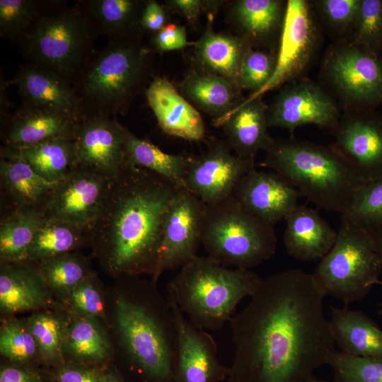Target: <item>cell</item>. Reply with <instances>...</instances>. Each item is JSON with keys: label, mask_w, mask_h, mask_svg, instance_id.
I'll return each instance as SVG.
<instances>
[{"label": "cell", "mask_w": 382, "mask_h": 382, "mask_svg": "<svg viewBox=\"0 0 382 382\" xmlns=\"http://www.w3.org/2000/svg\"><path fill=\"white\" fill-rule=\"evenodd\" d=\"M88 243H91L89 228L46 217L34 236L27 260L37 262L71 253Z\"/></svg>", "instance_id": "obj_33"}, {"label": "cell", "mask_w": 382, "mask_h": 382, "mask_svg": "<svg viewBox=\"0 0 382 382\" xmlns=\"http://www.w3.org/2000/svg\"><path fill=\"white\" fill-rule=\"evenodd\" d=\"M307 382H326V381H323V380H321V379H318V378H315L314 376L313 378H311V379H309Z\"/></svg>", "instance_id": "obj_55"}, {"label": "cell", "mask_w": 382, "mask_h": 382, "mask_svg": "<svg viewBox=\"0 0 382 382\" xmlns=\"http://www.w3.org/2000/svg\"><path fill=\"white\" fill-rule=\"evenodd\" d=\"M250 47L243 37L218 33L209 27L195 42V53L212 74L228 79L239 88L241 63Z\"/></svg>", "instance_id": "obj_29"}, {"label": "cell", "mask_w": 382, "mask_h": 382, "mask_svg": "<svg viewBox=\"0 0 382 382\" xmlns=\"http://www.w3.org/2000/svg\"><path fill=\"white\" fill-rule=\"evenodd\" d=\"M71 353L76 358L98 361L108 356V345L98 326L88 318L76 321L66 332Z\"/></svg>", "instance_id": "obj_40"}, {"label": "cell", "mask_w": 382, "mask_h": 382, "mask_svg": "<svg viewBox=\"0 0 382 382\" xmlns=\"http://www.w3.org/2000/svg\"><path fill=\"white\" fill-rule=\"evenodd\" d=\"M13 149L38 175L50 183L62 180L76 166L72 138H56Z\"/></svg>", "instance_id": "obj_35"}, {"label": "cell", "mask_w": 382, "mask_h": 382, "mask_svg": "<svg viewBox=\"0 0 382 382\" xmlns=\"http://www.w3.org/2000/svg\"><path fill=\"white\" fill-rule=\"evenodd\" d=\"M46 219L41 207H23L4 214L0 224L1 263L27 260L34 236Z\"/></svg>", "instance_id": "obj_31"}, {"label": "cell", "mask_w": 382, "mask_h": 382, "mask_svg": "<svg viewBox=\"0 0 382 382\" xmlns=\"http://www.w3.org/2000/svg\"><path fill=\"white\" fill-rule=\"evenodd\" d=\"M349 42L382 52V0H361Z\"/></svg>", "instance_id": "obj_42"}, {"label": "cell", "mask_w": 382, "mask_h": 382, "mask_svg": "<svg viewBox=\"0 0 382 382\" xmlns=\"http://www.w3.org/2000/svg\"><path fill=\"white\" fill-rule=\"evenodd\" d=\"M147 54L139 38L95 49L71 83L83 114H125L145 81Z\"/></svg>", "instance_id": "obj_6"}, {"label": "cell", "mask_w": 382, "mask_h": 382, "mask_svg": "<svg viewBox=\"0 0 382 382\" xmlns=\"http://www.w3.org/2000/svg\"><path fill=\"white\" fill-rule=\"evenodd\" d=\"M326 382H330V381H326Z\"/></svg>", "instance_id": "obj_57"}, {"label": "cell", "mask_w": 382, "mask_h": 382, "mask_svg": "<svg viewBox=\"0 0 382 382\" xmlns=\"http://www.w3.org/2000/svg\"><path fill=\"white\" fill-rule=\"evenodd\" d=\"M238 87L228 79L209 74H193L183 83L184 93L218 122L233 107Z\"/></svg>", "instance_id": "obj_34"}, {"label": "cell", "mask_w": 382, "mask_h": 382, "mask_svg": "<svg viewBox=\"0 0 382 382\" xmlns=\"http://www.w3.org/2000/svg\"><path fill=\"white\" fill-rule=\"evenodd\" d=\"M79 1H50L18 42L28 62L46 66L71 85L95 50L96 37Z\"/></svg>", "instance_id": "obj_7"}, {"label": "cell", "mask_w": 382, "mask_h": 382, "mask_svg": "<svg viewBox=\"0 0 382 382\" xmlns=\"http://www.w3.org/2000/svg\"><path fill=\"white\" fill-rule=\"evenodd\" d=\"M125 162L151 170L180 188H185V178L190 156L169 154L152 143L136 137L127 127L125 132Z\"/></svg>", "instance_id": "obj_32"}, {"label": "cell", "mask_w": 382, "mask_h": 382, "mask_svg": "<svg viewBox=\"0 0 382 382\" xmlns=\"http://www.w3.org/2000/svg\"><path fill=\"white\" fill-rule=\"evenodd\" d=\"M156 282H132L115 300V322L125 357L142 382H177L178 340L168 299Z\"/></svg>", "instance_id": "obj_3"}, {"label": "cell", "mask_w": 382, "mask_h": 382, "mask_svg": "<svg viewBox=\"0 0 382 382\" xmlns=\"http://www.w3.org/2000/svg\"><path fill=\"white\" fill-rule=\"evenodd\" d=\"M68 296L71 306L76 313L86 318L103 316L102 298L93 274L73 289Z\"/></svg>", "instance_id": "obj_46"}, {"label": "cell", "mask_w": 382, "mask_h": 382, "mask_svg": "<svg viewBox=\"0 0 382 382\" xmlns=\"http://www.w3.org/2000/svg\"><path fill=\"white\" fill-rule=\"evenodd\" d=\"M28 326L45 359L54 361L62 357L66 334L58 318L49 313L37 314L30 319Z\"/></svg>", "instance_id": "obj_43"}, {"label": "cell", "mask_w": 382, "mask_h": 382, "mask_svg": "<svg viewBox=\"0 0 382 382\" xmlns=\"http://www.w3.org/2000/svg\"><path fill=\"white\" fill-rule=\"evenodd\" d=\"M277 54L249 47L243 57L238 79L239 88L260 91L270 81L275 69Z\"/></svg>", "instance_id": "obj_44"}, {"label": "cell", "mask_w": 382, "mask_h": 382, "mask_svg": "<svg viewBox=\"0 0 382 382\" xmlns=\"http://www.w3.org/2000/svg\"><path fill=\"white\" fill-rule=\"evenodd\" d=\"M100 382H125L122 377L116 371L103 372Z\"/></svg>", "instance_id": "obj_54"}, {"label": "cell", "mask_w": 382, "mask_h": 382, "mask_svg": "<svg viewBox=\"0 0 382 382\" xmlns=\"http://www.w3.org/2000/svg\"><path fill=\"white\" fill-rule=\"evenodd\" d=\"M319 39L318 23L309 1L288 0L274 71L267 84L249 98L262 97L267 91L301 79L316 52Z\"/></svg>", "instance_id": "obj_11"}, {"label": "cell", "mask_w": 382, "mask_h": 382, "mask_svg": "<svg viewBox=\"0 0 382 382\" xmlns=\"http://www.w3.org/2000/svg\"><path fill=\"white\" fill-rule=\"evenodd\" d=\"M125 132L117 117L83 114L72 138L76 165L115 175L125 163Z\"/></svg>", "instance_id": "obj_17"}, {"label": "cell", "mask_w": 382, "mask_h": 382, "mask_svg": "<svg viewBox=\"0 0 382 382\" xmlns=\"http://www.w3.org/2000/svg\"><path fill=\"white\" fill-rule=\"evenodd\" d=\"M328 365L334 382H382V358L357 357L336 350Z\"/></svg>", "instance_id": "obj_41"}, {"label": "cell", "mask_w": 382, "mask_h": 382, "mask_svg": "<svg viewBox=\"0 0 382 382\" xmlns=\"http://www.w3.org/2000/svg\"><path fill=\"white\" fill-rule=\"evenodd\" d=\"M205 205L185 188H179L166 212L156 271L161 274L181 268L197 255L202 244Z\"/></svg>", "instance_id": "obj_12"}, {"label": "cell", "mask_w": 382, "mask_h": 382, "mask_svg": "<svg viewBox=\"0 0 382 382\" xmlns=\"http://www.w3.org/2000/svg\"><path fill=\"white\" fill-rule=\"evenodd\" d=\"M284 245L287 253L301 261L321 260L332 247L337 231L318 212L297 204L284 219Z\"/></svg>", "instance_id": "obj_23"}, {"label": "cell", "mask_w": 382, "mask_h": 382, "mask_svg": "<svg viewBox=\"0 0 382 382\" xmlns=\"http://www.w3.org/2000/svg\"><path fill=\"white\" fill-rule=\"evenodd\" d=\"M50 1L1 0L0 35L18 42L37 22Z\"/></svg>", "instance_id": "obj_37"}, {"label": "cell", "mask_w": 382, "mask_h": 382, "mask_svg": "<svg viewBox=\"0 0 382 382\" xmlns=\"http://www.w3.org/2000/svg\"><path fill=\"white\" fill-rule=\"evenodd\" d=\"M262 166L273 170L318 208L340 215L364 184L333 146L271 137Z\"/></svg>", "instance_id": "obj_4"}, {"label": "cell", "mask_w": 382, "mask_h": 382, "mask_svg": "<svg viewBox=\"0 0 382 382\" xmlns=\"http://www.w3.org/2000/svg\"><path fill=\"white\" fill-rule=\"evenodd\" d=\"M80 118L22 103L1 125V145L21 149L56 138H73Z\"/></svg>", "instance_id": "obj_21"}, {"label": "cell", "mask_w": 382, "mask_h": 382, "mask_svg": "<svg viewBox=\"0 0 382 382\" xmlns=\"http://www.w3.org/2000/svg\"><path fill=\"white\" fill-rule=\"evenodd\" d=\"M382 262L371 233L342 221L335 241L312 274L325 297H334L347 306L364 299L379 280Z\"/></svg>", "instance_id": "obj_9"}, {"label": "cell", "mask_w": 382, "mask_h": 382, "mask_svg": "<svg viewBox=\"0 0 382 382\" xmlns=\"http://www.w3.org/2000/svg\"><path fill=\"white\" fill-rule=\"evenodd\" d=\"M262 279L251 270L227 267L197 255L180 268L167 291L195 327L217 330L243 299L255 294Z\"/></svg>", "instance_id": "obj_5"}, {"label": "cell", "mask_w": 382, "mask_h": 382, "mask_svg": "<svg viewBox=\"0 0 382 382\" xmlns=\"http://www.w3.org/2000/svg\"><path fill=\"white\" fill-rule=\"evenodd\" d=\"M255 168V160L233 154L228 145L212 143L200 155L190 156L185 187L207 206L220 203L233 195L241 178Z\"/></svg>", "instance_id": "obj_15"}, {"label": "cell", "mask_w": 382, "mask_h": 382, "mask_svg": "<svg viewBox=\"0 0 382 382\" xmlns=\"http://www.w3.org/2000/svg\"><path fill=\"white\" fill-rule=\"evenodd\" d=\"M179 188L126 162L109 179L90 239L95 255L112 275H154L165 216Z\"/></svg>", "instance_id": "obj_2"}, {"label": "cell", "mask_w": 382, "mask_h": 382, "mask_svg": "<svg viewBox=\"0 0 382 382\" xmlns=\"http://www.w3.org/2000/svg\"><path fill=\"white\" fill-rule=\"evenodd\" d=\"M361 0L309 1L323 27L335 37V42L349 41L359 14Z\"/></svg>", "instance_id": "obj_39"}, {"label": "cell", "mask_w": 382, "mask_h": 382, "mask_svg": "<svg viewBox=\"0 0 382 382\" xmlns=\"http://www.w3.org/2000/svg\"><path fill=\"white\" fill-rule=\"evenodd\" d=\"M9 83L17 88L22 103L77 118L83 115L81 100L71 83L46 66L27 62L20 66Z\"/></svg>", "instance_id": "obj_20"}, {"label": "cell", "mask_w": 382, "mask_h": 382, "mask_svg": "<svg viewBox=\"0 0 382 382\" xmlns=\"http://www.w3.org/2000/svg\"><path fill=\"white\" fill-rule=\"evenodd\" d=\"M96 36L108 42L138 39L145 1L138 0L79 1Z\"/></svg>", "instance_id": "obj_26"}, {"label": "cell", "mask_w": 382, "mask_h": 382, "mask_svg": "<svg viewBox=\"0 0 382 382\" xmlns=\"http://www.w3.org/2000/svg\"><path fill=\"white\" fill-rule=\"evenodd\" d=\"M1 189L13 209L41 207L54 183L38 175L13 149L1 145Z\"/></svg>", "instance_id": "obj_27"}, {"label": "cell", "mask_w": 382, "mask_h": 382, "mask_svg": "<svg viewBox=\"0 0 382 382\" xmlns=\"http://www.w3.org/2000/svg\"><path fill=\"white\" fill-rule=\"evenodd\" d=\"M35 262L49 289L57 292L69 294L92 274L86 260L72 252Z\"/></svg>", "instance_id": "obj_36"}, {"label": "cell", "mask_w": 382, "mask_h": 382, "mask_svg": "<svg viewBox=\"0 0 382 382\" xmlns=\"http://www.w3.org/2000/svg\"><path fill=\"white\" fill-rule=\"evenodd\" d=\"M103 372L84 366L66 365L56 372L57 382H100Z\"/></svg>", "instance_id": "obj_48"}, {"label": "cell", "mask_w": 382, "mask_h": 382, "mask_svg": "<svg viewBox=\"0 0 382 382\" xmlns=\"http://www.w3.org/2000/svg\"><path fill=\"white\" fill-rule=\"evenodd\" d=\"M331 325L335 345L347 354L382 358V330L364 313L331 306Z\"/></svg>", "instance_id": "obj_28"}, {"label": "cell", "mask_w": 382, "mask_h": 382, "mask_svg": "<svg viewBox=\"0 0 382 382\" xmlns=\"http://www.w3.org/2000/svg\"><path fill=\"white\" fill-rule=\"evenodd\" d=\"M37 346L28 326L16 320L2 324L0 330V352L15 361L25 362L35 355Z\"/></svg>", "instance_id": "obj_45"}, {"label": "cell", "mask_w": 382, "mask_h": 382, "mask_svg": "<svg viewBox=\"0 0 382 382\" xmlns=\"http://www.w3.org/2000/svg\"><path fill=\"white\" fill-rule=\"evenodd\" d=\"M287 1L239 0L233 7L232 14L245 38L251 42H265L275 35H280Z\"/></svg>", "instance_id": "obj_30"}, {"label": "cell", "mask_w": 382, "mask_h": 382, "mask_svg": "<svg viewBox=\"0 0 382 382\" xmlns=\"http://www.w3.org/2000/svg\"><path fill=\"white\" fill-rule=\"evenodd\" d=\"M332 132L333 146L364 183L382 178V112L343 111Z\"/></svg>", "instance_id": "obj_16"}, {"label": "cell", "mask_w": 382, "mask_h": 382, "mask_svg": "<svg viewBox=\"0 0 382 382\" xmlns=\"http://www.w3.org/2000/svg\"><path fill=\"white\" fill-rule=\"evenodd\" d=\"M209 1L201 0H170L168 6L183 14L189 21H195Z\"/></svg>", "instance_id": "obj_50"}, {"label": "cell", "mask_w": 382, "mask_h": 382, "mask_svg": "<svg viewBox=\"0 0 382 382\" xmlns=\"http://www.w3.org/2000/svg\"><path fill=\"white\" fill-rule=\"evenodd\" d=\"M167 299L177 332V382H221L226 380L228 367L219 361L214 337L187 320L168 293Z\"/></svg>", "instance_id": "obj_18"}, {"label": "cell", "mask_w": 382, "mask_h": 382, "mask_svg": "<svg viewBox=\"0 0 382 382\" xmlns=\"http://www.w3.org/2000/svg\"><path fill=\"white\" fill-rule=\"evenodd\" d=\"M154 47L159 52L181 50L190 45L184 27L168 23L154 33Z\"/></svg>", "instance_id": "obj_47"}, {"label": "cell", "mask_w": 382, "mask_h": 382, "mask_svg": "<svg viewBox=\"0 0 382 382\" xmlns=\"http://www.w3.org/2000/svg\"><path fill=\"white\" fill-rule=\"evenodd\" d=\"M341 220L369 232L382 222V178L358 189Z\"/></svg>", "instance_id": "obj_38"}, {"label": "cell", "mask_w": 382, "mask_h": 382, "mask_svg": "<svg viewBox=\"0 0 382 382\" xmlns=\"http://www.w3.org/2000/svg\"><path fill=\"white\" fill-rule=\"evenodd\" d=\"M32 261L1 263L0 308L4 313L37 309L51 302L49 287Z\"/></svg>", "instance_id": "obj_25"}, {"label": "cell", "mask_w": 382, "mask_h": 382, "mask_svg": "<svg viewBox=\"0 0 382 382\" xmlns=\"http://www.w3.org/2000/svg\"><path fill=\"white\" fill-rule=\"evenodd\" d=\"M318 83L343 111L377 110L382 105V52L335 42L323 57Z\"/></svg>", "instance_id": "obj_10"}, {"label": "cell", "mask_w": 382, "mask_h": 382, "mask_svg": "<svg viewBox=\"0 0 382 382\" xmlns=\"http://www.w3.org/2000/svg\"><path fill=\"white\" fill-rule=\"evenodd\" d=\"M202 244L207 256L217 263L250 270L275 254L277 236L273 225L233 195L216 204L205 205Z\"/></svg>", "instance_id": "obj_8"}, {"label": "cell", "mask_w": 382, "mask_h": 382, "mask_svg": "<svg viewBox=\"0 0 382 382\" xmlns=\"http://www.w3.org/2000/svg\"><path fill=\"white\" fill-rule=\"evenodd\" d=\"M145 94L159 127L165 133L190 141L204 138L205 128L200 114L168 80L154 78Z\"/></svg>", "instance_id": "obj_22"}, {"label": "cell", "mask_w": 382, "mask_h": 382, "mask_svg": "<svg viewBox=\"0 0 382 382\" xmlns=\"http://www.w3.org/2000/svg\"><path fill=\"white\" fill-rule=\"evenodd\" d=\"M166 23V15L164 8L154 0L145 1L141 16L142 30L155 33L164 27Z\"/></svg>", "instance_id": "obj_49"}, {"label": "cell", "mask_w": 382, "mask_h": 382, "mask_svg": "<svg viewBox=\"0 0 382 382\" xmlns=\"http://www.w3.org/2000/svg\"><path fill=\"white\" fill-rule=\"evenodd\" d=\"M228 321L234 347L226 382H307L337 350L325 296L311 273L265 278Z\"/></svg>", "instance_id": "obj_1"}, {"label": "cell", "mask_w": 382, "mask_h": 382, "mask_svg": "<svg viewBox=\"0 0 382 382\" xmlns=\"http://www.w3.org/2000/svg\"><path fill=\"white\" fill-rule=\"evenodd\" d=\"M222 125L228 145L238 156L254 160L264 150L271 137L267 106L261 97L248 98L229 111L217 124Z\"/></svg>", "instance_id": "obj_24"}, {"label": "cell", "mask_w": 382, "mask_h": 382, "mask_svg": "<svg viewBox=\"0 0 382 382\" xmlns=\"http://www.w3.org/2000/svg\"><path fill=\"white\" fill-rule=\"evenodd\" d=\"M342 112L337 103L318 83L301 78L284 87L267 106L269 127L290 132L300 126L314 125L332 132Z\"/></svg>", "instance_id": "obj_13"}, {"label": "cell", "mask_w": 382, "mask_h": 382, "mask_svg": "<svg viewBox=\"0 0 382 382\" xmlns=\"http://www.w3.org/2000/svg\"><path fill=\"white\" fill-rule=\"evenodd\" d=\"M233 195L245 208L273 226L284 220L302 197L276 172L255 168L241 178Z\"/></svg>", "instance_id": "obj_19"}, {"label": "cell", "mask_w": 382, "mask_h": 382, "mask_svg": "<svg viewBox=\"0 0 382 382\" xmlns=\"http://www.w3.org/2000/svg\"><path fill=\"white\" fill-rule=\"evenodd\" d=\"M110 178L76 165L64 178L53 184L42 206L46 217L90 229Z\"/></svg>", "instance_id": "obj_14"}, {"label": "cell", "mask_w": 382, "mask_h": 382, "mask_svg": "<svg viewBox=\"0 0 382 382\" xmlns=\"http://www.w3.org/2000/svg\"><path fill=\"white\" fill-rule=\"evenodd\" d=\"M369 233L373 238L376 251L382 262V222Z\"/></svg>", "instance_id": "obj_53"}, {"label": "cell", "mask_w": 382, "mask_h": 382, "mask_svg": "<svg viewBox=\"0 0 382 382\" xmlns=\"http://www.w3.org/2000/svg\"><path fill=\"white\" fill-rule=\"evenodd\" d=\"M1 88H0V117H1V125L3 124L11 115L13 112L11 111V105L6 96V87L7 83L4 78L1 76Z\"/></svg>", "instance_id": "obj_52"}, {"label": "cell", "mask_w": 382, "mask_h": 382, "mask_svg": "<svg viewBox=\"0 0 382 382\" xmlns=\"http://www.w3.org/2000/svg\"><path fill=\"white\" fill-rule=\"evenodd\" d=\"M0 382H42L38 374L16 366H3L0 371Z\"/></svg>", "instance_id": "obj_51"}, {"label": "cell", "mask_w": 382, "mask_h": 382, "mask_svg": "<svg viewBox=\"0 0 382 382\" xmlns=\"http://www.w3.org/2000/svg\"><path fill=\"white\" fill-rule=\"evenodd\" d=\"M381 284L382 285V282H381ZM379 314H382V304H381V309L379 311Z\"/></svg>", "instance_id": "obj_56"}]
</instances>
